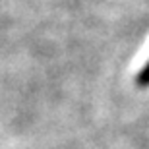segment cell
<instances>
[{"instance_id":"cell-1","label":"cell","mask_w":149,"mask_h":149,"mask_svg":"<svg viewBox=\"0 0 149 149\" xmlns=\"http://www.w3.org/2000/svg\"><path fill=\"white\" fill-rule=\"evenodd\" d=\"M136 81H138L139 87H147L149 85V62L143 66V70L138 74V79H136Z\"/></svg>"}]
</instances>
